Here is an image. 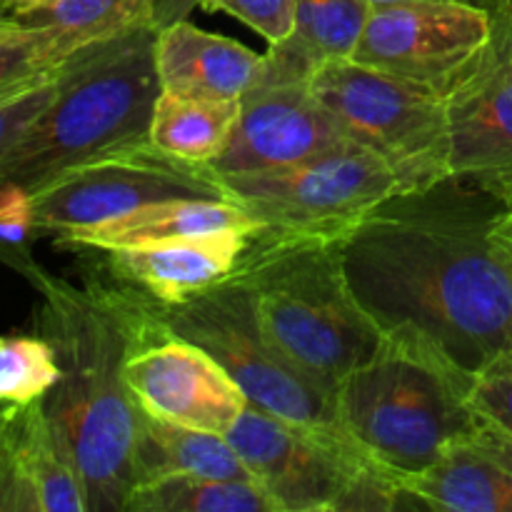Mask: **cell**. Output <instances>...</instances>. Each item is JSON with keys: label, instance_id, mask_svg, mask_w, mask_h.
<instances>
[{"label": "cell", "instance_id": "6da1fadb", "mask_svg": "<svg viewBox=\"0 0 512 512\" xmlns=\"http://www.w3.org/2000/svg\"><path fill=\"white\" fill-rule=\"evenodd\" d=\"M510 208L495 190L448 175L395 193L338 240L345 280L383 338L473 380L512 353V260L495 238Z\"/></svg>", "mask_w": 512, "mask_h": 512}, {"label": "cell", "instance_id": "7a4b0ae2", "mask_svg": "<svg viewBox=\"0 0 512 512\" xmlns=\"http://www.w3.org/2000/svg\"><path fill=\"white\" fill-rule=\"evenodd\" d=\"M40 293L35 325L50 340L60 380L43 405L73 448L90 512H123L135 488L140 410L125 380L135 345L155 328L150 300L123 285H73L30 263Z\"/></svg>", "mask_w": 512, "mask_h": 512}, {"label": "cell", "instance_id": "3957f363", "mask_svg": "<svg viewBox=\"0 0 512 512\" xmlns=\"http://www.w3.org/2000/svg\"><path fill=\"white\" fill-rule=\"evenodd\" d=\"M158 30L138 23L73 50L43 113L0 153V183L35 193L65 170L113 150L150 143L160 90Z\"/></svg>", "mask_w": 512, "mask_h": 512}, {"label": "cell", "instance_id": "277c9868", "mask_svg": "<svg viewBox=\"0 0 512 512\" xmlns=\"http://www.w3.org/2000/svg\"><path fill=\"white\" fill-rule=\"evenodd\" d=\"M238 273L275 348L333 395L383 343L345 280L338 240L253 235Z\"/></svg>", "mask_w": 512, "mask_h": 512}, {"label": "cell", "instance_id": "5b68a950", "mask_svg": "<svg viewBox=\"0 0 512 512\" xmlns=\"http://www.w3.org/2000/svg\"><path fill=\"white\" fill-rule=\"evenodd\" d=\"M473 378L425 348L383 338L335 388V418L368 458L403 483L470 438Z\"/></svg>", "mask_w": 512, "mask_h": 512}, {"label": "cell", "instance_id": "8992f818", "mask_svg": "<svg viewBox=\"0 0 512 512\" xmlns=\"http://www.w3.org/2000/svg\"><path fill=\"white\" fill-rule=\"evenodd\" d=\"M225 438L278 512L415 508L400 478L368 458L340 425H300L248 403Z\"/></svg>", "mask_w": 512, "mask_h": 512}, {"label": "cell", "instance_id": "52a82bcc", "mask_svg": "<svg viewBox=\"0 0 512 512\" xmlns=\"http://www.w3.org/2000/svg\"><path fill=\"white\" fill-rule=\"evenodd\" d=\"M310 90L338 128L390 165L400 193L450 175L445 90L395 78L355 60L320 65Z\"/></svg>", "mask_w": 512, "mask_h": 512}, {"label": "cell", "instance_id": "ba28073f", "mask_svg": "<svg viewBox=\"0 0 512 512\" xmlns=\"http://www.w3.org/2000/svg\"><path fill=\"white\" fill-rule=\"evenodd\" d=\"M155 310L170 333L213 355L250 405L313 428L338 425L335 395L275 348L238 270L185 303L155 305Z\"/></svg>", "mask_w": 512, "mask_h": 512}, {"label": "cell", "instance_id": "9c48e42d", "mask_svg": "<svg viewBox=\"0 0 512 512\" xmlns=\"http://www.w3.org/2000/svg\"><path fill=\"white\" fill-rule=\"evenodd\" d=\"M230 200L268 238L340 240L380 203L400 193L398 175L355 140L263 173L220 175Z\"/></svg>", "mask_w": 512, "mask_h": 512}, {"label": "cell", "instance_id": "30bf717a", "mask_svg": "<svg viewBox=\"0 0 512 512\" xmlns=\"http://www.w3.org/2000/svg\"><path fill=\"white\" fill-rule=\"evenodd\" d=\"M165 200H230L210 165L130 145L65 170L33 193L35 230L63 240Z\"/></svg>", "mask_w": 512, "mask_h": 512}, {"label": "cell", "instance_id": "8fae6325", "mask_svg": "<svg viewBox=\"0 0 512 512\" xmlns=\"http://www.w3.org/2000/svg\"><path fill=\"white\" fill-rule=\"evenodd\" d=\"M493 10L468 0H405L370 5L355 63L413 83L448 85L490 43Z\"/></svg>", "mask_w": 512, "mask_h": 512}, {"label": "cell", "instance_id": "7c38bea8", "mask_svg": "<svg viewBox=\"0 0 512 512\" xmlns=\"http://www.w3.org/2000/svg\"><path fill=\"white\" fill-rule=\"evenodd\" d=\"M490 43L445 90L450 175L512 198V58L508 23L495 8Z\"/></svg>", "mask_w": 512, "mask_h": 512}, {"label": "cell", "instance_id": "4fadbf2b", "mask_svg": "<svg viewBox=\"0 0 512 512\" xmlns=\"http://www.w3.org/2000/svg\"><path fill=\"white\" fill-rule=\"evenodd\" d=\"M125 380L140 413L210 433H228L248 405L213 355L170 333L160 318L130 353Z\"/></svg>", "mask_w": 512, "mask_h": 512}, {"label": "cell", "instance_id": "5bb4252c", "mask_svg": "<svg viewBox=\"0 0 512 512\" xmlns=\"http://www.w3.org/2000/svg\"><path fill=\"white\" fill-rule=\"evenodd\" d=\"M345 140L350 138L315 98L310 80L260 75L240 98L233 138L210 168L218 175L288 168Z\"/></svg>", "mask_w": 512, "mask_h": 512}, {"label": "cell", "instance_id": "9a60e30c", "mask_svg": "<svg viewBox=\"0 0 512 512\" xmlns=\"http://www.w3.org/2000/svg\"><path fill=\"white\" fill-rule=\"evenodd\" d=\"M250 238L240 230H225L108 250L105 268L113 283L153 305H180L235 275Z\"/></svg>", "mask_w": 512, "mask_h": 512}, {"label": "cell", "instance_id": "2e32d148", "mask_svg": "<svg viewBox=\"0 0 512 512\" xmlns=\"http://www.w3.org/2000/svg\"><path fill=\"white\" fill-rule=\"evenodd\" d=\"M155 65L170 93L210 100H240L260 78L263 55L188 20L158 30Z\"/></svg>", "mask_w": 512, "mask_h": 512}, {"label": "cell", "instance_id": "e0dca14e", "mask_svg": "<svg viewBox=\"0 0 512 512\" xmlns=\"http://www.w3.org/2000/svg\"><path fill=\"white\" fill-rule=\"evenodd\" d=\"M225 230L258 235L260 223L233 200H165V203L133 210L123 218L105 220L95 228L63 240V245L108 253L118 248L225 233Z\"/></svg>", "mask_w": 512, "mask_h": 512}, {"label": "cell", "instance_id": "ac0fdd59", "mask_svg": "<svg viewBox=\"0 0 512 512\" xmlns=\"http://www.w3.org/2000/svg\"><path fill=\"white\" fill-rule=\"evenodd\" d=\"M368 15V0H298L293 33L283 43L270 45L260 75L310 80L320 65L350 60Z\"/></svg>", "mask_w": 512, "mask_h": 512}, {"label": "cell", "instance_id": "d6986e66", "mask_svg": "<svg viewBox=\"0 0 512 512\" xmlns=\"http://www.w3.org/2000/svg\"><path fill=\"white\" fill-rule=\"evenodd\" d=\"M18 453L30 512H90L73 448L40 403L20 405Z\"/></svg>", "mask_w": 512, "mask_h": 512}, {"label": "cell", "instance_id": "ffe728a7", "mask_svg": "<svg viewBox=\"0 0 512 512\" xmlns=\"http://www.w3.org/2000/svg\"><path fill=\"white\" fill-rule=\"evenodd\" d=\"M420 508L455 512H512V473L473 443L453 445L430 468L403 480Z\"/></svg>", "mask_w": 512, "mask_h": 512}, {"label": "cell", "instance_id": "44dd1931", "mask_svg": "<svg viewBox=\"0 0 512 512\" xmlns=\"http://www.w3.org/2000/svg\"><path fill=\"white\" fill-rule=\"evenodd\" d=\"M170 473L253 480L223 433L188 428L140 413L138 443H135V485Z\"/></svg>", "mask_w": 512, "mask_h": 512}, {"label": "cell", "instance_id": "7402d4cb", "mask_svg": "<svg viewBox=\"0 0 512 512\" xmlns=\"http://www.w3.org/2000/svg\"><path fill=\"white\" fill-rule=\"evenodd\" d=\"M240 100L190 98L160 90L150 120V143L173 158L213 165L228 148Z\"/></svg>", "mask_w": 512, "mask_h": 512}, {"label": "cell", "instance_id": "603a6c76", "mask_svg": "<svg viewBox=\"0 0 512 512\" xmlns=\"http://www.w3.org/2000/svg\"><path fill=\"white\" fill-rule=\"evenodd\" d=\"M125 512H278L255 480L170 473L130 490Z\"/></svg>", "mask_w": 512, "mask_h": 512}, {"label": "cell", "instance_id": "cb8c5ba5", "mask_svg": "<svg viewBox=\"0 0 512 512\" xmlns=\"http://www.w3.org/2000/svg\"><path fill=\"white\" fill-rule=\"evenodd\" d=\"M5 15L23 28L60 35L73 50L148 23L145 0H40Z\"/></svg>", "mask_w": 512, "mask_h": 512}, {"label": "cell", "instance_id": "d4e9b609", "mask_svg": "<svg viewBox=\"0 0 512 512\" xmlns=\"http://www.w3.org/2000/svg\"><path fill=\"white\" fill-rule=\"evenodd\" d=\"M58 380L60 363L48 338L0 335V403H40Z\"/></svg>", "mask_w": 512, "mask_h": 512}, {"label": "cell", "instance_id": "484cf974", "mask_svg": "<svg viewBox=\"0 0 512 512\" xmlns=\"http://www.w3.org/2000/svg\"><path fill=\"white\" fill-rule=\"evenodd\" d=\"M73 53L60 35L23 28L0 13V95L53 73Z\"/></svg>", "mask_w": 512, "mask_h": 512}, {"label": "cell", "instance_id": "4316f807", "mask_svg": "<svg viewBox=\"0 0 512 512\" xmlns=\"http://www.w3.org/2000/svg\"><path fill=\"white\" fill-rule=\"evenodd\" d=\"M298 0H203L200 8L210 13H228L263 35L268 45L283 43L295 28Z\"/></svg>", "mask_w": 512, "mask_h": 512}, {"label": "cell", "instance_id": "83f0119b", "mask_svg": "<svg viewBox=\"0 0 512 512\" xmlns=\"http://www.w3.org/2000/svg\"><path fill=\"white\" fill-rule=\"evenodd\" d=\"M470 405L480 418L512 433V353L500 355L475 375Z\"/></svg>", "mask_w": 512, "mask_h": 512}, {"label": "cell", "instance_id": "f1b7e54d", "mask_svg": "<svg viewBox=\"0 0 512 512\" xmlns=\"http://www.w3.org/2000/svg\"><path fill=\"white\" fill-rule=\"evenodd\" d=\"M60 68V65H58ZM58 68L45 78L33 80L28 85L8 90L0 95V153L38 118L50 103L55 93V83H58Z\"/></svg>", "mask_w": 512, "mask_h": 512}, {"label": "cell", "instance_id": "f546056e", "mask_svg": "<svg viewBox=\"0 0 512 512\" xmlns=\"http://www.w3.org/2000/svg\"><path fill=\"white\" fill-rule=\"evenodd\" d=\"M20 405L0 403V512H30L18 453Z\"/></svg>", "mask_w": 512, "mask_h": 512}, {"label": "cell", "instance_id": "4dcf8cb0", "mask_svg": "<svg viewBox=\"0 0 512 512\" xmlns=\"http://www.w3.org/2000/svg\"><path fill=\"white\" fill-rule=\"evenodd\" d=\"M468 443H473L475 448L483 450L485 455L498 460L505 470L512 473V433H508V430L498 428V425H493L490 420L480 418L478 415V423H475Z\"/></svg>", "mask_w": 512, "mask_h": 512}, {"label": "cell", "instance_id": "1f68e13d", "mask_svg": "<svg viewBox=\"0 0 512 512\" xmlns=\"http://www.w3.org/2000/svg\"><path fill=\"white\" fill-rule=\"evenodd\" d=\"M200 5L203 0H145V18L155 30H163L178 20H188Z\"/></svg>", "mask_w": 512, "mask_h": 512}, {"label": "cell", "instance_id": "d6a6232c", "mask_svg": "<svg viewBox=\"0 0 512 512\" xmlns=\"http://www.w3.org/2000/svg\"><path fill=\"white\" fill-rule=\"evenodd\" d=\"M495 238H498L505 255L512 260V208L498 220V225H495Z\"/></svg>", "mask_w": 512, "mask_h": 512}, {"label": "cell", "instance_id": "836d02e7", "mask_svg": "<svg viewBox=\"0 0 512 512\" xmlns=\"http://www.w3.org/2000/svg\"><path fill=\"white\" fill-rule=\"evenodd\" d=\"M490 8L500 10L505 18V23H508V40H510V58H512V0H493V5Z\"/></svg>", "mask_w": 512, "mask_h": 512}, {"label": "cell", "instance_id": "e575fe53", "mask_svg": "<svg viewBox=\"0 0 512 512\" xmlns=\"http://www.w3.org/2000/svg\"><path fill=\"white\" fill-rule=\"evenodd\" d=\"M33 3H40V0H0V10H3V13H10V10L28 8V5Z\"/></svg>", "mask_w": 512, "mask_h": 512}, {"label": "cell", "instance_id": "d590c367", "mask_svg": "<svg viewBox=\"0 0 512 512\" xmlns=\"http://www.w3.org/2000/svg\"><path fill=\"white\" fill-rule=\"evenodd\" d=\"M370 5H383V3H405V0H368ZM470 3V0H468Z\"/></svg>", "mask_w": 512, "mask_h": 512}, {"label": "cell", "instance_id": "8d00e7d4", "mask_svg": "<svg viewBox=\"0 0 512 512\" xmlns=\"http://www.w3.org/2000/svg\"><path fill=\"white\" fill-rule=\"evenodd\" d=\"M470 3H475V5H483V8H490V5H493V0H470Z\"/></svg>", "mask_w": 512, "mask_h": 512}, {"label": "cell", "instance_id": "74e56055", "mask_svg": "<svg viewBox=\"0 0 512 512\" xmlns=\"http://www.w3.org/2000/svg\"><path fill=\"white\" fill-rule=\"evenodd\" d=\"M510 205H512V198H510Z\"/></svg>", "mask_w": 512, "mask_h": 512}, {"label": "cell", "instance_id": "f35d334b", "mask_svg": "<svg viewBox=\"0 0 512 512\" xmlns=\"http://www.w3.org/2000/svg\"><path fill=\"white\" fill-rule=\"evenodd\" d=\"M0 13H3V10H0Z\"/></svg>", "mask_w": 512, "mask_h": 512}]
</instances>
